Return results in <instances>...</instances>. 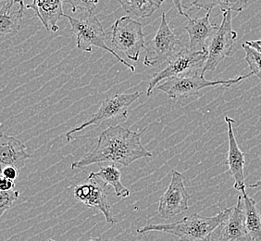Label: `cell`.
<instances>
[{"instance_id": "obj_23", "label": "cell", "mask_w": 261, "mask_h": 241, "mask_svg": "<svg viewBox=\"0 0 261 241\" xmlns=\"http://www.w3.org/2000/svg\"><path fill=\"white\" fill-rule=\"evenodd\" d=\"M20 197V191L15 188L10 190H0V216L3 215L6 211L11 208L13 203Z\"/></svg>"}, {"instance_id": "obj_26", "label": "cell", "mask_w": 261, "mask_h": 241, "mask_svg": "<svg viewBox=\"0 0 261 241\" xmlns=\"http://www.w3.org/2000/svg\"><path fill=\"white\" fill-rule=\"evenodd\" d=\"M15 188V181L10 180L5 177L1 178L0 182V190H10Z\"/></svg>"}, {"instance_id": "obj_13", "label": "cell", "mask_w": 261, "mask_h": 241, "mask_svg": "<svg viewBox=\"0 0 261 241\" xmlns=\"http://www.w3.org/2000/svg\"><path fill=\"white\" fill-rule=\"evenodd\" d=\"M212 10H208L204 17L187 18L186 31L189 36L188 47L193 51H207V47L213 36L216 35L220 26L212 25L211 15Z\"/></svg>"}, {"instance_id": "obj_7", "label": "cell", "mask_w": 261, "mask_h": 241, "mask_svg": "<svg viewBox=\"0 0 261 241\" xmlns=\"http://www.w3.org/2000/svg\"><path fill=\"white\" fill-rule=\"evenodd\" d=\"M184 46L180 38L170 28L166 13L163 12L156 35L145 45L144 64L154 67L169 62Z\"/></svg>"}, {"instance_id": "obj_12", "label": "cell", "mask_w": 261, "mask_h": 241, "mask_svg": "<svg viewBox=\"0 0 261 241\" xmlns=\"http://www.w3.org/2000/svg\"><path fill=\"white\" fill-rule=\"evenodd\" d=\"M208 241H253L246 229L245 204L242 194L237 198L231 215L217 227Z\"/></svg>"}, {"instance_id": "obj_6", "label": "cell", "mask_w": 261, "mask_h": 241, "mask_svg": "<svg viewBox=\"0 0 261 241\" xmlns=\"http://www.w3.org/2000/svg\"><path fill=\"white\" fill-rule=\"evenodd\" d=\"M142 92L136 91L134 93H122L106 97L105 100L101 103L99 110L84 124L69 131L66 134V139L68 142H71L74 139V135L81 131L85 130L90 126H99L105 120H119L124 123L128 119L129 108L140 98Z\"/></svg>"}, {"instance_id": "obj_18", "label": "cell", "mask_w": 261, "mask_h": 241, "mask_svg": "<svg viewBox=\"0 0 261 241\" xmlns=\"http://www.w3.org/2000/svg\"><path fill=\"white\" fill-rule=\"evenodd\" d=\"M88 176L100 178L107 186H111L115 191V195L119 198H128L130 197V190L122 185L121 183V171L114 164L100 166L99 171L92 172Z\"/></svg>"}, {"instance_id": "obj_25", "label": "cell", "mask_w": 261, "mask_h": 241, "mask_svg": "<svg viewBox=\"0 0 261 241\" xmlns=\"http://www.w3.org/2000/svg\"><path fill=\"white\" fill-rule=\"evenodd\" d=\"M20 170L13 166H6L1 169V176L10 180L15 181L19 177Z\"/></svg>"}, {"instance_id": "obj_14", "label": "cell", "mask_w": 261, "mask_h": 241, "mask_svg": "<svg viewBox=\"0 0 261 241\" xmlns=\"http://www.w3.org/2000/svg\"><path fill=\"white\" fill-rule=\"evenodd\" d=\"M227 126H228V142H229V150L225 164L229 167V171L231 176L234 179L233 187L236 190L242 191L246 189V178H245V154L240 150L238 143L236 141L234 133H233V125L236 120L230 118L229 116L225 117Z\"/></svg>"}, {"instance_id": "obj_11", "label": "cell", "mask_w": 261, "mask_h": 241, "mask_svg": "<svg viewBox=\"0 0 261 241\" xmlns=\"http://www.w3.org/2000/svg\"><path fill=\"white\" fill-rule=\"evenodd\" d=\"M105 186H101L95 177L88 176L85 183L78 184L73 188L76 199L83 202L88 208L96 209L105 216L106 223L115 225L119 223L112 211L110 202L108 201V193Z\"/></svg>"}, {"instance_id": "obj_9", "label": "cell", "mask_w": 261, "mask_h": 241, "mask_svg": "<svg viewBox=\"0 0 261 241\" xmlns=\"http://www.w3.org/2000/svg\"><path fill=\"white\" fill-rule=\"evenodd\" d=\"M222 16L220 28L207 47V59L201 73L203 76L206 71L215 70L222 60L231 55L232 47L237 39V33L232 30L231 26V11L222 12Z\"/></svg>"}, {"instance_id": "obj_28", "label": "cell", "mask_w": 261, "mask_h": 241, "mask_svg": "<svg viewBox=\"0 0 261 241\" xmlns=\"http://www.w3.org/2000/svg\"><path fill=\"white\" fill-rule=\"evenodd\" d=\"M246 43L247 45H250L251 47H253L254 50H256V51H258L259 53H261V39L260 40L247 41Z\"/></svg>"}, {"instance_id": "obj_29", "label": "cell", "mask_w": 261, "mask_h": 241, "mask_svg": "<svg viewBox=\"0 0 261 241\" xmlns=\"http://www.w3.org/2000/svg\"><path fill=\"white\" fill-rule=\"evenodd\" d=\"M249 187H251V188H255V187H261V179L260 180L257 181L256 183H254V184H251Z\"/></svg>"}, {"instance_id": "obj_3", "label": "cell", "mask_w": 261, "mask_h": 241, "mask_svg": "<svg viewBox=\"0 0 261 241\" xmlns=\"http://www.w3.org/2000/svg\"><path fill=\"white\" fill-rule=\"evenodd\" d=\"M65 18L70 21L72 33L76 36L77 47L80 51L92 52L93 47L96 46L103 51L110 52L115 57L116 60L119 62L129 68L133 73H136L135 66L123 60L116 53L115 51L109 47L106 44L107 34L100 20H98V18L94 13L86 12V14H84V16H82L79 19L65 14Z\"/></svg>"}, {"instance_id": "obj_27", "label": "cell", "mask_w": 261, "mask_h": 241, "mask_svg": "<svg viewBox=\"0 0 261 241\" xmlns=\"http://www.w3.org/2000/svg\"><path fill=\"white\" fill-rule=\"evenodd\" d=\"M173 4L175 6L176 10L179 12V14L181 16H186V18H189V16L185 12V6L182 4V0H172Z\"/></svg>"}, {"instance_id": "obj_15", "label": "cell", "mask_w": 261, "mask_h": 241, "mask_svg": "<svg viewBox=\"0 0 261 241\" xmlns=\"http://www.w3.org/2000/svg\"><path fill=\"white\" fill-rule=\"evenodd\" d=\"M32 158L27 152L25 145L15 138L4 133L0 136V165L1 169L6 166H13L21 170L27 160Z\"/></svg>"}, {"instance_id": "obj_17", "label": "cell", "mask_w": 261, "mask_h": 241, "mask_svg": "<svg viewBox=\"0 0 261 241\" xmlns=\"http://www.w3.org/2000/svg\"><path fill=\"white\" fill-rule=\"evenodd\" d=\"M26 6L23 0H8L0 10V34L12 36L20 30Z\"/></svg>"}, {"instance_id": "obj_10", "label": "cell", "mask_w": 261, "mask_h": 241, "mask_svg": "<svg viewBox=\"0 0 261 241\" xmlns=\"http://www.w3.org/2000/svg\"><path fill=\"white\" fill-rule=\"evenodd\" d=\"M190 195L185 186L184 175L173 169L170 186L162 195L159 203L158 213L164 220H169L189 209Z\"/></svg>"}, {"instance_id": "obj_24", "label": "cell", "mask_w": 261, "mask_h": 241, "mask_svg": "<svg viewBox=\"0 0 261 241\" xmlns=\"http://www.w3.org/2000/svg\"><path fill=\"white\" fill-rule=\"evenodd\" d=\"M66 4H70L72 8V12H76L80 10L87 12V13H94L96 6L98 4L99 0H63Z\"/></svg>"}, {"instance_id": "obj_19", "label": "cell", "mask_w": 261, "mask_h": 241, "mask_svg": "<svg viewBox=\"0 0 261 241\" xmlns=\"http://www.w3.org/2000/svg\"><path fill=\"white\" fill-rule=\"evenodd\" d=\"M245 204L246 226L253 241H261V213L256 208L255 201L246 194V189L241 192Z\"/></svg>"}, {"instance_id": "obj_20", "label": "cell", "mask_w": 261, "mask_h": 241, "mask_svg": "<svg viewBox=\"0 0 261 241\" xmlns=\"http://www.w3.org/2000/svg\"><path fill=\"white\" fill-rule=\"evenodd\" d=\"M129 15L146 19L161 8L164 0H117Z\"/></svg>"}, {"instance_id": "obj_1", "label": "cell", "mask_w": 261, "mask_h": 241, "mask_svg": "<svg viewBox=\"0 0 261 241\" xmlns=\"http://www.w3.org/2000/svg\"><path fill=\"white\" fill-rule=\"evenodd\" d=\"M142 132H133L121 126H109L102 131L93 151L74 161L72 170L84 169L87 166L99 163H113L130 166L143 158H151L152 153L141 142Z\"/></svg>"}, {"instance_id": "obj_5", "label": "cell", "mask_w": 261, "mask_h": 241, "mask_svg": "<svg viewBox=\"0 0 261 241\" xmlns=\"http://www.w3.org/2000/svg\"><path fill=\"white\" fill-rule=\"evenodd\" d=\"M253 76L250 73L246 76H237L229 80H206L202 74H196L192 76L174 77L162 82L158 85L156 89L162 91L169 95L171 100L178 101L180 99H186L193 95H198L200 91L206 87L222 86L230 87L231 85L237 84L241 81Z\"/></svg>"}, {"instance_id": "obj_8", "label": "cell", "mask_w": 261, "mask_h": 241, "mask_svg": "<svg viewBox=\"0 0 261 241\" xmlns=\"http://www.w3.org/2000/svg\"><path fill=\"white\" fill-rule=\"evenodd\" d=\"M111 29L112 45L117 51L123 52L129 60L137 61L146 45L141 22L130 16H123L116 20Z\"/></svg>"}, {"instance_id": "obj_4", "label": "cell", "mask_w": 261, "mask_h": 241, "mask_svg": "<svg viewBox=\"0 0 261 241\" xmlns=\"http://www.w3.org/2000/svg\"><path fill=\"white\" fill-rule=\"evenodd\" d=\"M206 59L207 51H193L188 46H184L163 70L153 76L147 87L146 95L149 97L158 85L168 79L198 74V70H203Z\"/></svg>"}, {"instance_id": "obj_16", "label": "cell", "mask_w": 261, "mask_h": 241, "mask_svg": "<svg viewBox=\"0 0 261 241\" xmlns=\"http://www.w3.org/2000/svg\"><path fill=\"white\" fill-rule=\"evenodd\" d=\"M63 3V0H33V3L26 6V8L35 11V15L39 18L46 30L56 33L60 30L58 21L65 17L62 10Z\"/></svg>"}, {"instance_id": "obj_21", "label": "cell", "mask_w": 261, "mask_h": 241, "mask_svg": "<svg viewBox=\"0 0 261 241\" xmlns=\"http://www.w3.org/2000/svg\"><path fill=\"white\" fill-rule=\"evenodd\" d=\"M247 0H195L192 2V6L196 9L212 10L214 8H220L222 12L236 11L241 12L246 5Z\"/></svg>"}, {"instance_id": "obj_30", "label": "cell", "mask_w": 261, "mask_h": 241, "mask_svg": "<svg viewBox=\"0 0 261 241\" xmlns=\"http://www.w3.org/2000/svg\"><path fill=\"white\" fill-rule=\"evenodd\" d=\"M46 241H56V240H53V239H51V238H49V239H47V240ZM89 241H96V240H89Z\"/></svg>"}, {"instance_id": "obj_2", "label": "cell", "mask_w": 261, "mask_h": 241, "mask_svg": "<svg viewBox=\"0 0 261 241\" xmlns=\"http://www.w3.org/2000/svg\"><path fill=\"white\" fill-rule=\"evenodd\" d=\"M232 210L233 207L227 208L211 217L194 213L171 224H149L138 228L136 231L140 234L162 232L179 237L180 241H208L217 227L231 215Z\"/></svg>"}, {"instance_id": "obj_22", "label": "cell", "mask_w": 261, "mask_h": 241, "mask_svg": "<svg viewBox=\"0 0 261 241\" xmlns=\"http://www.w3.org/2000/svg\"><path fill=\"white\" fill-rule=\"evenodd\" d=\"M242 46L246 52V62L249 66L252 74L258 77V79L261 81V53L254 50L246 43H244Z\"/></svg>"}]
</instances>
